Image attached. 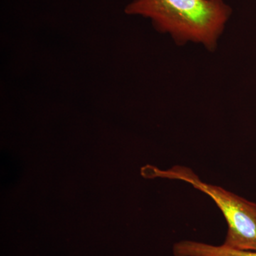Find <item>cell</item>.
<instances>
[{"instance_id": "obj_1", "label": "cell", "mask_w": 256, "mask_h": 256, "mask_svg": "<svg viewBox=\"0 0 256 256\" xmlns=\"http://www.w3.org/2000/svg\"><path fill=\"white\" fill-rule=\"evenodd\" d=\"M124 12L149 18L178 45L193 42L214 52L232 9L223 0H133Z\"/></svg>"}, {"instance_id": "obj_2", "label": "cell", "mask_w": 256, "mask_h": 256, "mask_svg": "<svg viewBox=\"0 0 256 256\" xmlns=\"http://www.w3.org/2000/svg\"><path fill=\"white\" fill-rule=\"evenodd\" d=\"M153 178L180 180L210 196L228 224L225 246L244 252H256V204L215 185L203 182L191 170L174 166L168 171L154 168Z\"/></svg>"}, {"instance_id": "obj_3", "label": "cell", "mask_w": 256, "mask_h": 256, "mask_svg": "<svg viewBox=\"0 0 256 256\" xmlns=\"http://www.w3.org/2000/svg\"><path fill=\"white\" fill-rule=\"evenodd\" d=\"M175 256H256V252L235 250L225 246L208 245L203 242L184 240L174 246Z\"/></svg>"}]
</instances>
